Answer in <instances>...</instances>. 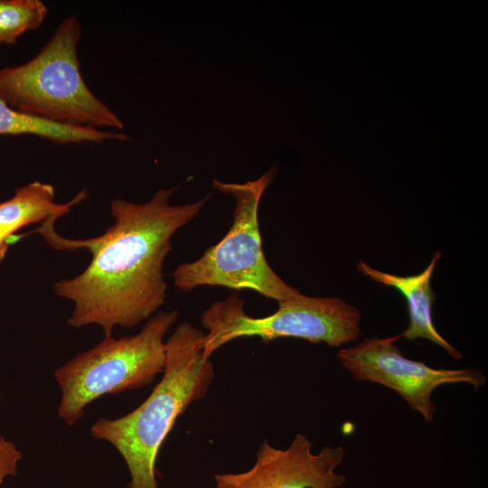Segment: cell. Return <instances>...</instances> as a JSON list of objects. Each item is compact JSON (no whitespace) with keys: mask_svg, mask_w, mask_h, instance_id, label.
I'll use <instances>...</instances> for the list:
<instances>
[{"mask_svg":"<svg viewBox=\"0 0 488 488\" xmlns=\"http://www.w3.org/2000/svg\"><path fill=\"white\" fill-rule=\"evenodd\" d=\"M177 187L159 189L145 203L110 202L114 223L97 237L71 239L54 230L56 221L36 230L56 250L86 249L91 254L79 275L54 284L55 295L73 304L68 324L99 325L104 337L114 328H133L164 304L167 283L164 265L177 230L191 222L212 193L192 203L170 204Z\"/></svg>","mask_w":488,"mask_h":488,"instance_id":"obj_1","label":"cell"},{"mask_svg":"<svg viewBox=\"0 0 488 488\" xmlns=\"http://www.w3.org/2000/svg\"><path fill=\"white\" fill-rule=\"evenodd\" d=\"M205 333L189 322L180 324L165 341L166 361L160 381L136 408L117 418H99L91 436L109 443L130 474L127 488H159L156 460L176 419L203 399L215 371L202 354Z\"/></svg>","mask_w":488,"mask_h":488,"instance_id":"obj_2","label":"cell"},{"mask_svg":"<svg viewBox=\"0 0 488 488\" xmlns=\"http://www.w3.org/2000/svg\"><path fill=\"white\" fill-rule=\"evenodd\" d=\"M81 26L64 18L31 60L0 69V99L10 108L61 123L122 129L123 122L88 87L78 46Z\"/></svg>","mask_w":488,"mask_h":488,"instance_id":"obj_3","label":"cell"},{"mask_svg":"<svg viewBox=\"0 0 488 488\" xmlns=\"http://www.w3.org/2000/svg\"><path fill=\"white\" fill-rule=\"evenodd\" d=\"M178 316L176 310L160 311L138 333L104 337L91 349L57 368L53 376L61 389L57 410L60 418L73 426L95 399L152 383L164 371V337Z\"/></svg>","mask_w":488,"mask_h":488,"instance_id":"obj_4","label":"cell"},{"mask_svg":"<svg viewBox=\"0 0 488 488\" xmlns=\"http://www.w3.org/2000/svg\"><path fill=\"white\" fill-rule=\"evenodd\" d=\"M274 164L260 177L244 183L213 180V187L234 197L233 222L227 234L210 247L198 259L177 266L174 286L183 291L198 286H224L249 289L279 301L299 291L287 285L270 267L262 249L258 206L267 186L274 180Z\"/></svg>","mask_w":488,"mask_h":488,"instance_id":"obj_5","label":"cell"},{"mask_svg":"<svg viewBox=\"0 0 488 488\" xmlns=\"http://www.w3.org/2000/svg\"><path fill=\"white\" fill-rule=\"evenodd\" d=\"M277 304L275 313L253 317L245 312V301L237 295L213 302L201 315L207 331L203 356L210 359L226 343L244 337H258L266 343L278 338H296L339 347L360 335L361 314L343 299L298 292Z\"/></svg>","mask_w":488,"mask_h":488,"instance_id":"obj_6","label":"cell"},{"mask_svg":"<svg viewBox=\"0 0 488 488\" xmlns=\"http://www.w3.org/2000/svg\"><path fill=\"white\" fill-rule=\"evenodd\" d=\"M366 338L356 346L341 349L338 357L356 380L385 386L402 397L427 422L434 418L432 393L436 388L468 383L475 389L485 384L486 376L476 369H436L402 355L395 344L400 338Z\"/></svg>","mask_w":488,"mask_h":488,"instance_id":"obj_7","label":"cell"},{"mask_svg":"<svg viewBox=\"0 0 488 488\" xmlns=\"http://www.w3.org/2000/svg\"><path fill=\"white\" fill-rule=\"evenodd\" d=\"M344 455L342 446H330L314 454L312 442L301 433L286 449L264 439L250 469L214 474V488H338L347 480L334 472Z\"/></svg>","mask_w":488,"mask_h":488,"instance_id":"obj_8","label":"cell"},{"mask_svg":"<svg viewBox=\"0 0 488 488\" xmlns=\"http://www.w3.org/2000/svg\"><path fill=\"white\" fill-rule=\"evenodd\" d=\"M441 253L436 251L427 267L419 274L400 277L379 271L362 260L357 264L359 271L371 280L397 289L406 299L409 314V324L400 336L409 341L427 339L440 346L455 361L462 354L437 332L432 317V305L436 294L430 281Z\"/></svg>","mask_w":488,"mask_h":488,"instance_id":"obj_9","label":"cell"},{"mask_svg":"<svg viewBox=\"0 0 488 488\" xmlns=\"http://www.w3.org/2000/svg\"><path fill=\"white\" fill-rule=\"evenodd\" d=\"M86 197L87 192L83 190L70 202L59 203L51 183L34 181L19 187L11 198L0 202V265L17 230L50 219L58 220Z\"/></svg>","mask_w":488,"mask_h":488,"instance_id":"obj_10","label":"cell"},{"mask_svg":"<svg viewBox=\"0 0 488 488\" xmlns=\"http://www.w3.org/2000/svg\"><path fill=\"white\" fill-rule=\"evenodd\" d=\"M32 135L58 144L127 140L124 133L74 126L15 110L0 99V136Z\"/></svg>","mask_w":488,"mask_h":488,"instance_id":"obj_11","label":"cell"},{"mask_svg":"<svg viewBox=\"0 0 488 488\" xmlns=\"http://www.w3.org/2000/svg\"><path fill=\"white\" fill-rule=\"evenodd\" d=\"M47 13L41 0H0V44H12L24 33L40 27Z\"/></svg>","mask_w":488,"mask_h":488,"instance_id":"obj_12","label":"cell"},{"mask_svg":"<svg viewBox=\"0 0 488 488\" xmlns=\"http://www.w3.org/2000/svg\"><path fill=\"white\" fill-rule=\"evenodd\" d=\"M23 457L16 445L0 436V484L16 474L19 462Z\"/></svg>","mask_w":488,"mask_h":488,"instance_id":"obj_13","label":"cell"}]
</instances>
